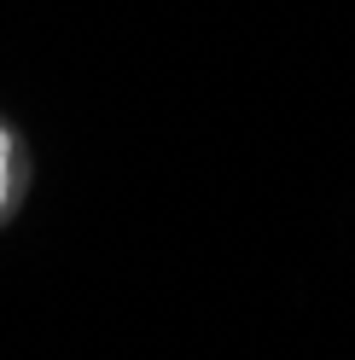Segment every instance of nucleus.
Here are the masks:
<instances>
[{"mask_svg": "<svg viewBox=\"0 0 355 360\" xmlns=\"http://www.w3.org/2000/svg\"><path fill=\"white\" fill-rule=\"evenodd\" d=\"M30 186V163H24V146L12 140V128L0 122V221L18 210V198Z\"/></svg>", "mask_w": 355, "mask_h": 360, "instance_id": "1", "label": "nucleus"}]
</instances>
